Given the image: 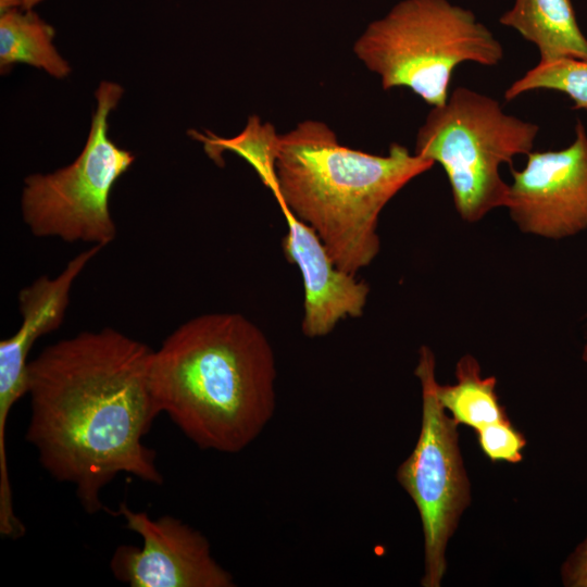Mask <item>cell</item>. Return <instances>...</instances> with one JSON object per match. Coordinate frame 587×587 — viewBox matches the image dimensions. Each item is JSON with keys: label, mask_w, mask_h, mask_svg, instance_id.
Segmentation results:
<instances>
[{"label": "cell", "mask_w": 587, "mask_h": 587, "mask_svg": "<svg viewBox=\"0 0 587 587\" xmlns=\"http://www.w3.org/2000/svg\"><path fill=\"white\" fill-rule=\"evenodd\" d=\"M385 90L407 87L432 107L446 102L455 67L498 65L504 50L475 14L448 0H402L353 46Z\"/></svg>", "instance_id": "cell-4"}, {"label": "cell", "mask_w": 587, "mask_h": 587, "mask_svg": "<svg viewBox=\"0 0 587 587\" xmlns=\"http://www.w3.org/2000/svg\"><path fill=\"white\" fill-rule=\"evenodd\" d=\"M123 89L100 83L97 109L84 150L70 165L25 178L21 196L22 217L30 233L65 242L107 246L116 236L109 199L113 185L135 160L108 135V118Z\"/></svg>", "instance_id": "cell-6"}, {"label": "cell", "mask_w": 587, "mask_h": 587, "mask_svg": "<svg viewBox=\"0 0 587 587\" xmlns=\"http://www.w3.org/2000/svg\"><path fill=\"white\" fill-rule=\"evenodd\" d=\"M153 350L105 327L46 347L27 369L26 439L41 466L74 486L83 509L108 511L103 488L126 473L161 485L143 437L160 414L151 392Z\"/></svg>", "instance_id": "cell-1"}, {"label": "cell", "mask_w": 587, "mask_h": 587, "mask_svg": "<svg viewBox=\"0 0 587 587\" xmlns=\"http://www.w3.org/2000/svg\"><path fill=\"white\" fill-rule=\"evenodd\" d=\"M415 375L422 390V420L416 445L399 465L397 480L413 500L424 539L423 587H439L447 570L446 551L464 510L471 485L459 445V424L441 405L436 358L422 346Z\"/></svg>", "instance_id": "cell-7"}, {"label": "cell", "mask_w": 587, "mask_h": 587, "mask_svg": "<svg viewBox=\"0 0 587 587\" xmlns=\"http://www.w3.org/2000/svg\"><path fill=\"white\" fill-rule=\"evenodd\" d=\"M195 138L203 142L207 154L218 164H222L224 151L229 150L240 155L253 167L274 197L277 196L276 160L280 136L274 126L262 124L258 116H250L245 129L233 138H221L211 133L207 136L195 133Z\"/></svg>", "instance_id": "cell-15"}, {"label": "cell", "mask_w": 587, "mask_h": 587, "mask_svg": "<svg viewBox=\"0 0 587 587\" xmlns=\"http://www.w3.org/2000/svg\"><path fill=\"white\" fill-rule=\"evenodd\" d=\"M538 132L537 124L505 113L496 99L457 87L428 112L414 153L444 168L459 216L475 223L505 208L509 184L500 167L533 151Z\"/></svg>", "instance_id": "cell-5"}, {"label": "cell", "mask_w": 587, "mask_h": 587, "mask_svg": "<svg viewBox=\"0 0 587 587\" xmlns=\"http://www.w3.org/2000/svg\"><path fill=\"white\" fill-rule=\"evenodd\" d=\"M102 248V246H91L71 259L57 276H40L18 294L22 324L12 336L0 341L1 479L9 478L5 449L7 422L12 407L27 394L30 349L38 338L58 329L62 324L74 282Z\"/></svg>", "instance_id": "cell-10"}, {"label": "cell", "mask_w": 587, "mask_h": 587, "mask_svg": "<svg viewBox=\"0 0 587 587\" xmlns=\"http://www.w3.org/2000/svg\"><path fill=\"white\" fill-rule=\"evenodd\" d=\"M499 23L513 28L536 46L539 61H587V37L582 32L571 0H515Z\"/></svg>", "instance_id": "cell-12"}, {"label": "cell", "mask_w": 587, "mask_h": 587, "mask_svg": "<svg viewBox=\"0 0 587 587\" xmlns=\"http://www.w3.org/2000/svg\"><path fill=\"white\" fill-rule=\"evenodd\" d=\"M288 232L283 238V251L296 264L304 286L302 333L309 338L329 334L348 316L363 314L370 287L353 274L339 268L316 232L280 204Z\"/></svg>", "instance_id": "cell-11"}, {"label": "cell", "mask_w": 587, "mask_h": 587, "mask_svg": "<svg viewBox=\"0 0 587 587\" xmlns=\"http://www.w3.org/2000/svg\"><path fill=\"white\" fill-rule=\"evenodd\" d=\"M42 0H0V12L17 8L22 10H32L33 7Z\"/></svg>", "instance_id": "cell-19"}, {"label": "cell", "mask_w": 587, "mask_h": 587, "mask_svg": "<svg viewBox=\"0 0 587 587\" xmlns=\"http://www.w3.org/2000/svg\"><path fill=\"white\" fill-rule=\"evenodd\" d=\"M142 546L121 545L110 560L114 577L130 587H233V575L212 555L207 537L183 521L151 519L121 503L114 512Z\"/></svg>", "instance_id": "cell-9"}, {"label": "cell", "mask_w": 587, "mask_h": 587, "mask_svg": "<svg viewBox=\"0 0 587 587\" xmlns=\"http://www.w3.org/2000/svg\"><path fill=\"white\" fill-rule=\"evenodd\" d=\"M54 29L32 10L12 8L0 15L1 72L16 63L42 68L62 78L68 75V63L52 43Z\"/></svg>", "instance_id": "cell-13"}, {"label": "cell", "mask_w": 587, "mask_h": 587, "mask_svg": "<svg viewBox=\"0 0 587 587\" xmlns=\"http://www.w3.org/2000/svg\"><path fill=\"white\" fill-rule=\"evenodd\" d=\"M541 89L564 93L573 102V109L587 110V61H539L507 88L504 99L512 101L525 92Z\"/></svg>", "instance_id": "cell-16"}, {"label": "cell", "mask_w": 587, "mask_h": 587, "mask_svg": "<svg viewBox=\"0 0 587 587\" xmlns=\"http://www.w3.org/2000/svg\"><path fill=\"white\" fill-rule=\"evenodd\" d=\"M475 433L480 450L491 462L516 464L523 460L526 438L509 417L487 424Z\"/></svg>", "instance_id": "cell-17"}, {"label": "cell", "mask_w": 587, "mask_h": 587, "mask_svg": "<svg viewBox=\"0 0 587 587\" xmlns=\"http://www.w3.org/2000/svg\"><path fill=\"white\" fill-rule=\"evenodd\" d=\"M582 359L584 362L587 363V340L584 344L583 350H582Z\"/></svg>", "instance_id": "cell-20"}, {"label": "cell", "mask_w": 587, "mask_h": 587, "mask_svg": "<svg viewBox=\"0 0 587 587\" xmlns=\"http://www.w3.org/2000/svg\"><path fill=\"white\" fill-rule=\"evenodd\" d=\"M433 165L396 142L386 155L351 149L326 124L309 120L280 135L275 199L316 232L339 268L354 275L379 251L382 210Z\"/></svg>", "instance_id": "cell-3"}, {"label": "cell", "mask_w": 587, "mask_h": 587, "mask_svg": "<svg viewBox=\"0 0 587 587\" xmlns=\"http://www.w3.org/2000/svg\"><path fill=\"white\" fill-rule=\"evenodd\" d=\"M511 176L505 208L522 233L560 240L587 230V133L580 121L567 147L530 151Z\"/></svg>", "instance_id": "cell-8"}, {"label": "cell", "mask_w": 587, "mask_h": 587, "mask_svg": "<svg viewBox=\"0 0 587 587\" xmlns=\"http://www.w3.org/2000/svg\"><path fill=\"white\" fill-rule=\"evenodd\" d=\"M149 375L159 413L203 450L242 451L275 412L272 346L239 313H207L179 325L153 350Z\"/></svg>", "instance_id": "cell-2"}, {"label": "cell", "mask_w": 587, "mask_h": 587, "mask_svg": "<svg viewBox=\"0 0 587 587\" xmlns=\"http://www.w3.org/2000/svg\"><path fill=\"white\" fill-rule=\"evenodd\" d=\"M454 375L455 383L438 384L437 394L441 405L459 425L476 430L509 417L499 402L497 378L484 377L475 357L470 353L462 355L455 364Z\"/></svg>", "instance_id": "cell-14"}, {"label": "cell", "mask_w": 587, "mask_h": 587, "mask_svg": "<svg viewBox=\"0 0 587 587\" xmlns=\"http://www.w3.org/2000/svg\"><path fill=\"white\" fill-rule=\"evenodd\" d=\"M561 580L565 587H587V535L562 563Z\"/></svg>", "instance_id": "cell-18"}]
</instances>
